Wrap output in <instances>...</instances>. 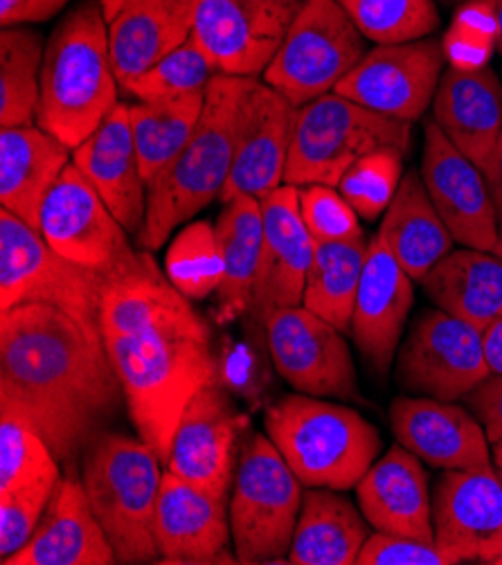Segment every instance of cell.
<instances>
[{
	"label": "cell",
	"mask_w": 502,
	"mask_h": 565,
	"mask_svg": "<svg viewBox=\"0 0 502 565\" xmlns=\"http://www.w3.org/2000/svg\"><path fill=\"white\" fill-rule=\"evenodd\" d=\"M97 320L136 433L167 467L185 406L216 379L212 329L149 250L104 277Z\"/></svg>",
	"instance_id": "cell-1"
},
{
	"label": "cell",
	"mask_w": 502,
	"mask_h": 565,
	"mask_svg": "<svg viewBox=\"0 0 502 565\" xmlns=\"http://www.w3.org/2000/svg\"><path fill=\"white\" fill-rule=\"evenodd\" d=\"M127 404L102 329L52 305L0 313V406L19 411L73 467Z\"/></svg>",
	"instance_id": "cell-2"
},
{
	"label": "cell",
	"mask_w": 502,
	"mask_h": 565,
	"mask_svg": "<svg viewBox=\"0 0 502 565\" xmlns=\"http://www.w3.org/2000/svg\"><path fill=\"white\" fill-rule=\"evenodd\" d=\"M253 79L218 73L210 82L194 136L179 158L147 185V216L138 237L145 250L164 246L177 228L221 199L233 169L244 99Z\"/></svg>",
	"instance_id": "cell-3"
},
{
	"label": "cell",
	"mask_w": 502,
	"mask_h": 565,
	"mask_svg": "<svg viewBox=\"0 0 502 565\" xmlns=\"http://www.w3.org/2000/svg\"><path fill=\"white\" fill-rule=\"evenodd\" d=\"M118 93L108 21L99 0H86L45 43L36 125L75 151L120 104Z\"/></svg>",
	"instance_id": "cell-4"
},
{
	"label": "cell",
	"mask_w": 502,
	"mask_h": 565,
	"mask_svg": "<svg viewBox=\"0 0 502 565\" xmlns=\"http://www.w3.org/2000/svg\"><path fill=\"white\" fill-rule=\"evenodd\" d=\"M264 426L305 487L354 489L383 446L376 426L361 413L302 392L273 404Z\"/></svg>",
	"instance_id": "cell-5"
},
{
	"label": "cell",
	"mask_w": 502,
	"mask_h": 565,
	"mask_svg": "<svg viewBox=\"0 0 502 565\" xmlns=\"http://www.w3.org/2000/svg\"><path fill=\"white\" fill-rule=\"evenodd\" d=\"M156 450L125 433H102L88 448L82 484L118 563H160L156 507L164 471Z\"/></svg>",
	"instance_id": "cell-6"
},
{
	"label": "cell",
	"mask_w": 502,
	"mask_h": 565,
	"mask_svg": "<svg viewBox=\"0 0 502 565\" xmlns=\"http://www.w3.org/2000/svg\"><path fill=\"white\" fill-rule=\"evenodd\" d=\"M410 142L408 122L329 93L296 110L285 183L339 188L348 169L363 156L385 147L408 153Z\"/></svg>",
	"instance_id": "cell-7"
},
{
	"label": "cell",
	"mask_w": 502,
	"mask_h": 565,
	"mask_svg": "<svg viewBox=\"0 0 502 565\" xmlns=\"http://www.w3.org/2000/svg\"><path fill=\"white\" fill-rule=\"evenodd\" d=\"M302 487L268 435H253L246 441L228 504L237 563H282L289 556Z\"/></svg>",
	"instance_id": "cell-8"
},
{
	"label": "cell",
	"mask_w": 502,
	"mask_h": 565,
	"mask_svg": "<svg viewBox=\"0 0 502 565\" xmlns=\"http://www.w3.org/2000/svg\"><path fill=\"white\" fill-rule=\"evenodd\" d=\"M365 54V36L339 0H305L261 77L300 108L337 90Z\"/></svg>",
	"instance_id": "cell-9"
},
{
	"label": "cell",
	"mask_w": 502,
	"mask_h": 565,
	"mask_svg": "<svg viewBox=\"0 0 502 565\" xmlns=\"http://www.w3.org/2000/svg\"><path fill=\"white\" fill-rule=\"evenodd\" d=\"M104 277L62 257L36 228L0 210V313L19 305H52L99 327Z\"/></svg>",
	"instance_id": "cell-10"
},
{
	"label": "cell",
	"mask_w": 502,
	"mask_h": 565,
	"mask_svg": "<svg viewBox=\"0 0 502 565\" xmlns=\"http://www.w3.org/2000/svg\"><path fill=\"white\" fill-rule=\"evenodd\" d=\"M489 374L482 331L441 309L415 320L397 354L402 390L439 402L467 399Z\"/></svg>",
	"instance_id": "cell-11"
},
{
	"label": "cell",
	"mask_w": 502,
	"mask_h": 565,
	"mask_svg": "<svg viewBox=\"0 0 502 565\" xmlns=\"http://www.w3.org/2000/svg\"><path fill=\"white\" fill-rule=\"evenodd\" d=\"M39 233L62 257L102 275L138 259L125 225L71 162L43 201Z\"/></svg>",
	"instance_id": "cell-12"
},
{
	"label": "cell",
	"mask_w": 502,
	"mask_h": 565,
	"mask_svg": "<svg viewBox=\"0 0 502 565\" xmlns=\"http://www.w3.org/2000/svg\"><path fill=\"white\" fill-rule=\"evenodd\" d=\"M305 0H196L192 39L221 75L259 77Z\"/></svg>",
	"instance_id": "cell-13"
},
{
	"label": "cell",
	"mask_w": 502,
	"mask_h": 565,
	"mask_svg": "<svg viewBox=\"0 0 502 565\" xmlns=\"http://www.w3.org/2000/svg\"><path fill=\"white\" fill-rule=\"evenodd\" d=\"M264 329L277 372L296 392L361 399L354 359L339 327L298 305L273 311Z\"/></svg>",
	"instance_id": "cell-14"
},
{
	"label": "cell",
	"mask_w": 502,
	"mask_h": 565,
	"mask_svg": "<svg viewBox=\"0 0 502 565\" xmlns=\"http://www.w3.org/2000/svg\"><path fill=\"white\" fill-rule=\"evenodd\" d=\"M441 75L444 45L435 39L376 45L333 93L413 125L432 104Z\"/></svg>",
	"instance_id": "cell-15"
},
{
	"label": "cell",
	"mask_w": 502,
	"mask_h": 565,
	"mask_svg": "<svg viewBox=\"0 0 502 565\" xmlns=\"http://www.w3.org/2000/svg\"><path fill=\"white\" fill-rule=\"evenodd\" d=\"M419 174L456 244L493 253L500 239V218L482 169L435 122L426 125Z\"/></svg>",
	"instance_id": "cell-16"
},
{
	"label": "cell",
	"mask_w": 502,
	"mask_h": 565,
	"mask_svg": "<svg viewBox=\"0 0 502 565\" xmlns=\"http://www.w3.org/2000/svg\"><path fill=\"white\" fill-rule=\"evenodd\" d=\"M242 426L244 419L228 392L216 379L205 383L181 415L167 471L214 495H228Z\"/></svg>",
	"instance_id": "cell-17"
},
{
	"label": "cell",
	"mask_w": 502,
	"mask_h": 565,
	"mask_svg": "<svg viewBox=\"0 0 502 565\" xmlns=\"http://www.w3.org/2000/svg\"><path fill=\"white\" fill-rule=\"evenodd\" d=\"M435 543L458 563L502 556V480L489 467L444 471L432 493Z\"/></svg>",
	"instance_id": "cell-18"
},
{
	"label": "cell",
	"mask_w": 502,
	"mask_h": 565,
	"mask_svg": "<svg viewBox=\"0 0 502 565\" xmlns=\"http://www.w3.org/2000/svg\"><path fill=\"white\" fill-rule=\"evenodd\" d=\"M259 201L264 237L250 313L264 324L273 311L302 305L316 239L302 218L296 185L285 183Z\"/></svg>",
	"instance_id": "cell-19"
},
{
	"label": "cell",
	"mask_w": 502,
	"mask_h": 565,
	"mask_svg": "<svg viewBox=\"0 0 502 565\" xmlns=\"http://www.w3.org/2000/svg\"><path fill=\"white\" fill-rule=\"evenodd\" d=\"M296 106L270 88L253 79L244 99L237 151L221 203L235 196L264 199L273 190L285 185L289 164Z\"/></svg>",
	"instance_id": "cell-20"
},
{
	"label": "cell",
	"mask_w": 502,
	"mask_h": 565,
	"mask_svg": "<svg viewBox=\"0 0 502 565\" xmlns=\"http://www.w3.org/2000/svg\"><path fill=\"white\" fill-rule=\"evenodd\" d=\"M415 300L413 277L374 235L367 242L350 333L370 370L385 379L399 352L402 331Z\"/></svg>",
	"instance_id": "cell-21"
},
{
	"label": "cell",
	"mask_w": 502,
	"mask_h": 565,
	"mask_svg": "<svg viewBox=\"0 0 502 565\" xmlns=\"http://www.w3.org/2000/svg\"><path fill=\"white\" fill-rule=\"evenodd\" d=\"M389 426L397 441L428 467L469 471L491 465L484 426L456 402L399 397L389 406Z\"/></svg>",
	"instance_id": "cell-22"
},
{
	"label": "cell",
	"mask_w": 502,
	"mask_h": 565,
	"mask_svg": "<svg viewBox=\"0 0 502 565\" xmlns=\"http://www.w3.org/2000/svg\"><path fill=\"white\" fill-rule=\"evenodd\" d=\"M228 504V495H214L164 469L156 507L160 563H226L233 539Z\"/></svg>",
	"instance_id": "cell-23"
},
{
	"label": "cell",
	"mask_w": 502,
	"mask_h": 565,
	"mask_svg": "<svg viewBox=\"0 0 502 565\" xmlns=\"http://www.w3.org/2000/svg\"><path fill=\"white\" fill-rule=\"evenodd\" d=\"M73 162L127 233L140 237L147 216V181L140 172L129 104L120 102L108 113V118L73 151Z\"/></svg>",
	"instance_id": "cell-24"
},
{
	"label": "cell",
	"mask_w": 502,
	"mask_h": 565,
	"mask_svg": "<svg viewBox=\"0 0 502 565\" xmlns=\"http://www.w3.org/2000/svg\"><path fill=\"white\" fill-rule=\"evenodd\" d=\"M356 500L376 532L435 541L428 476L406 446H393L370 467L356 484Z\"/></svg>",
	"instance_id": "cell-25"
},
{
	"label": "cell",
	"mask_w": 502,
	"mask_h": 565,
	"mask_svg": "<svg viewBox=\"0 0 502 565\" xmlns=\"http://www.w3.org/2000/svg\"><path fill=\"white\" fill-rule=\"evenodd\" d=\"M118 563L86 489L75 476L62 478L47 510L23 550L3 565H110Z\"/></svg>",
	"instance_id": "cell-26"
},
{
	"label": "cell",
	"mask_w": 502,
	"mask_h": 565,
	"mask_svg": "<svg viewBox=\"0 0 502 565\" xmlns=\"http://www.w3.org/2000/svg\"><path fill=\"white\" fill-rule=\"evenodd\" d=\"M432 122L480 169L502 134V84L491 68H449L432 99Z\"/></svg>",
	"instance_id": "cell-27"
},
{
	"label": "cell",
	"mask_w": 502,
	"mask_h": 565,
	"mask_svg": "<svg viewBox=\"0 0 502 565\" xmlns=\"http://www.w3.org/2000/svg\"><path fill=\"white\" fill-rule=\"evenodd\" d=\"M196 0H131L108 21V47L120 88L192 39Z\"/></svg>",
	"instance_id": "cell-28"
},
{
	"label": "cell",
	"mask_w": 502,
	"mask_h": 565,
	"mask_svg": "<svg viewBox=\"0 0 502 565\" xmlns=\"http://www.w3.org/2000/svg\"><path fill=\"white\" fill-rule=\"evenodd\" d=\"M71 162L73 149L39 125L3 129L0 131V205L39 231L43 201Z\"/></svg>",
	"instance_id": "cell-29"
},
{
	"label": "cell",
	"mask_w": 502,
	"mask_h": 565,
	"mask_svg": "<svg viewBox=\"0 0 502 565\" xmlns=\"http://www.w3.org/2000/svg\"><path fill=\"white\" fill-rule=\"evenodd\" d=\"M370 527L361 507H354L343 491L305 487L302 510L287 563L356 565L370 539Z\"/></svg>",
	"instance_id": "cell-30"
},
{
	"label": "cell",
	"mask_w": 502,
	"mask_h": 565,
	"mask_svg": "<svg viewBox=\"0 0 502 565\" xmlns=\"http://www.w3.org/2000/svg\"><path fill=\"white\" fill-rule=\"evenodd\" d=\"M430 302L482 333L502 318V259L495 253L451 250L424 279Z\"/></svg>",
	"instance_id": "cell-31"
},
{
	"label": "cell",
	"mask_w": 502,
	"mask_h": 565,
	"mask_svg": "<svg viewBox=\"0 0 502 565\" xmlns=\"http://www.w3.org/2000/svg\"><path fill=\"white\" fill-rule=\"evenodd\" d=\"M376 235L413 281H421L456 244L415 169L404 177Z\"/></svg>",
	"instance_id": "cell-32"
},
{
	"label": "cell",
	"mask_w": 502,
	"mask_h": 565,
	"mask_svg": "<svg viewBox=\"0 0 502 565\" xmlns=\"http://www.w3.org/2000/svg\"><path fill=\"white\" fill-rule=\"evenodd\" d=\"M214 225L223 250V264H226V273H223V281L216 291V320L231 322L250 313L264 237L261 201L255 196H235L226 201Z\"/></svg>",
	"instance_id": "cell-33"
},
{
	"label": "cell",
	"mask_w": 502,
	"mask_h": 565,
	"mask_svg": "<svg viewBox=\"0 0 502 565\" xmlns=\"http://www.w3.org/2000/svg\"><path fill=\"white\" fill-rule=\"evenodd\" d=\"M205 93L129 106L140 172L147 185L185 149L201 120Z\"/></svg>",
	"instance_id": "cell-34"
},
{
	"label": "cell",
	"mask_w": 502,
	"mask_h": 565,
	"mask_svg": "<svg viewBox=\"0 0 502 565\" xmlns=\"http://www.w3.org/2000/svg\"><path fill=\"white\" fill-rule=\"evenodd\" d=\"M365 255V239L316 244L302 305L343 333L352 327Z\"/></svg>",
	"instance_id": "cell-35"
},
{
	"label": "cell",
	"mask_w": 502,
	"mask_h": 565,
	"mask_svg": "<svg viewBox=\"0 0 502 565\" xmlns=\"http://www.w3.org/2000/svg\"><path fill=\"white\" fill-rule=\"evenodd\" d=\"M41 34L28 25L0 32V127L36 122L43 68Z\"/></svg>",
	"instance_id": "cell-36"
},
{
	"label": "cell",
	"mask_w": 502,
	"mask_h": 565,
	"mask_svg": "<svg viewBox=\"0 0 502 565\" xmlns=\"http://www.w3.org/2000/svg\"><path fill=\"white\" fill-rule=\"evenodd\" d=\"M60 480V460L43 435L19 411L0 406V493Z\"/></svg>",
	"instance_id": "cell-37"
},
{
	"label": "cell",
	"mask_w": 502,
	"mask_h": 565,
	"mask_svg": "<svg viewBox=\"0 0 502 565\" xmlns=\"http://www.w3.org/2000/svg\"><path fill=\"white\" fill-rule=\"evenodd\" d=\"M164 273L188 300H205L216 294L226 273L216 225L210 221L185 223L167 248Z\"/></svg>",
	"instance_id": "cell-38"
},
{
	"label": "cell",
	"mask_w": 502,
	"mask_h": 565,
	"mask_svg": "<svg viewBox=\"0 0 502 565\" xmlns=\"http://www.w3.org/2000/svg\"><path fill=\"white\" fill-rule=\"evenodd\" d=\"M361 34L376 45L428 39L439 28L432 0H339Z\"/></svg>",
	"instance_id": "cell-39"
},
{
	"label": "cell",
	"mask_w": 502,
	"mask_h": 565,
	"mask_svg": "<svg viewBox=\"0 0 502 565\" xmlns=\"http://www.w3.org/2000/svg\"><path fill=\"white\" fill-rule=\"evenodd\" d=\"M216 75L218 71L210 62V56L194 39H190L174 52L162 56L149 71L131 79L122 90L138 102L174 99L205 93Z\"/></svg>",
	"instance_id": "cell-40"
},
{
	"label": "cell",
	"mask_w": 502,
	"mask_h": 565,
	"mask_svg": "<svg viewBox=\"0 0 502 565\" xmlns=\"http://www.w3.org/2000/svg\"><path fill=\"white\" fill-rule=\"evenodd\" d=\"M404 151L376 149L352 164L339 183V192L365 221H376L395 201L404 181Z\"/></svg>",
	"instance_id": "cell-41"
},
{
	"label": "cell",
	"mask_w": 502,
	"mask_h": 565,
	"mask_svg": "<svg viewBox=\"0 0 502 565\" xmlns=\"http://www.w3.org/2000/svg\"><path fill=\"white\" fill-rule=\"evenodd\" d=\"M300 212L316 244L365 239L356 210L331 185L298 188Z\"/></svg>",
	"instance_id": "cell-42"
},
{
	"label": "cell",
	"mask_w": 502,
	"mask_h": 565,
	"mask_svg": "<svg viewBox=\"0 0 502 565\" xmlns=\"http://www.w3.org/2000/svg\"><path fill=\"white\" fill-rule=\"evenodd\" d=\"M54 489L57 484H32L12 493H0V561L28 545L47 510Z\"/></svg>",
	"instance_id": "cell-43"
},
{
	"label": "cell",
	"mask_w": 502,
	"mask_h": 565,
	"mask_svg": "<svg viewBox=\"0 0 502 565\" xmlns=\"http://www.w3.org/2000/svg\"><path fill=\"white\" fill-rule=\"evenodd\" d=\"M356 565H458L435 541L376 532L365 541Z\"/></svg>",
	"instance_id": "cell-44"
},
{
	"label": "cell",
	"mask_w": 502,
	"mask_h": 565,
	"mask_svg": "<svg viewBox=\"0 0 502 565\" xmlns=\"http://www.w3.org/2000/svg\"><path fill=\"white\" fill-rule=\"evenodd\" d=\"M467 406L484 426L491 444L502 439V376L489 374L469 394Z\"/></svg>",
	"instance_id": "cell-45"
},
{
	"label": "cell",
	"mask_w": 502,
	"mask_h": 565,
	"mask_svg": "<svg viewBox=\"0 0 502 565\" xmlns=\"http://www.w3.org/2000/svg\"><path fill=\"white\" fill-rule=\"evenodd\" d=\"M66 6L68 0H0V23L3 28L43 23Z\"/></svg>",
	"instance_id": "cell-46"
},
{
	"label": "cell",
	"mask_w": 502,
	"mask_h": 565,
	"mask_svg": "<svg viewBox=\"0 0 502 565\" xmlns=\"http://www.w3.org/2000/svg\"><path fill=\"white\" fill-rule=\"evenodd\" d=\"M482 174H484V181L489 185L493 205L498 210V218L502 223V134H500V140L495 145L493 153L489 156L487 164L482 167Z\"/></svg>",
	"instance_id": "cell-47"
},
{
	"label": "cell",
	"mask_w": 502,
	"mask_h": 565,
	"mask_svg": "<svg viewBox=\"0 0 502 565\" xmlns=\"http://www.w3.org/2000/svg\"><path fill=\"white\" fill-rule=\"evenodd\" d=\"M482 343L491 374L502 376V318L482 333Z\"/></svg>",
	"instance_id": "cell-48"
},
{
	"label": "cell",
	"mask_w": 502,
	"mask_h": 565,
	"mask_svg": "<svg viewBox=\"0 0 502 565\" xmlns=\"http://www.w3.org/2000/svg\"><path fill=\"white\" fill-rule=\"evenodd\" d=\"M99 3H102V10H104L106 21H110L127 3H131V0H99Z\"/></svg>",
	"instance_id": "cell-49"
},
{
	"label": "cell",
	"mask_w": 502,
	"mask_h": 565,
	"mask_svg": "<svg viewBox=\"0 0 502 565\" xmlns=\"http://www.w3.org/2000/svg\"><path fill=\"white\" fill-rule=\"evenodd\" d=\"M493 17H495V39H498V47L502 54V0H495Z\"/></svg>",
	"instance_id": "cell-50"
},
{
	"label": "cell",
	"mask_w": 502,
	"mask_h": 565,
	"mask_svg": "<svg viewBox=\"0 0 502 565\" xmlns=\"http://www.w3.org/2000/svg\"><path fill=\"white\" fill-rule=\"evenodd\" d=\"M446 6H484L495 10V0H444Z\"/></svg>",
	"instance_id": "cell-51"
},
{
	"label": "cell",
	"mask_w": 502,
	"mask_h": 565,
	"mask_svg": "<svg viewBox=\"0 0 502 565\" xmlns=\"http://www.w3.org/2000/svg\"><path fill=\"white\" fill-rule=\"evenodd\" d=\"M491 456H493V462H495V467L502 471V439H498V441L493 444Z\"/></svg>",
	"instance_id": "cell-52"
},
{
	"label": "cell",
	"mask_w": 502,
	"mask_h": 565,
	"mask_svg": "<svg viewBox=\"0 0 502 565\" xmlns=\"http://www.w3.org/2000/svg\"><path fill=\"white\" fill-rule=\"evenodd\" d=\"M500 259H502V223H500V239H498V246H495V250H493Z\"/></svg>",
	"instance_id": "cell-53"
},
{
	"label": "cell",
	"mask_w": 502,
	"mask_h": 565,
	"mask_svg": "<svg viewBox=\"0 0 502 565\" xmlns=\"http://www.w3.org/2000/svg\"><path fill=\"white\" fill-rule=\"evenodd\" d=\"M491 565H502V556H498V558H495Z\"/></svg>",
	"instance_id": "cell-54"
},
{
	"label": "cell",
	"mask_w": 502,
	"mask_h": 565,
	"mask_svg": "<svg viewBox=\"0 0 502 565\" xmlns=\"http://www.w3.org/2000/svg\"><path fill=\"white\" fill-rule=\"evenodd\" d=\"M500 480H502V471H500Z\"/></svg>",
	"instance_id": "cell-55"
}]
</instances>
